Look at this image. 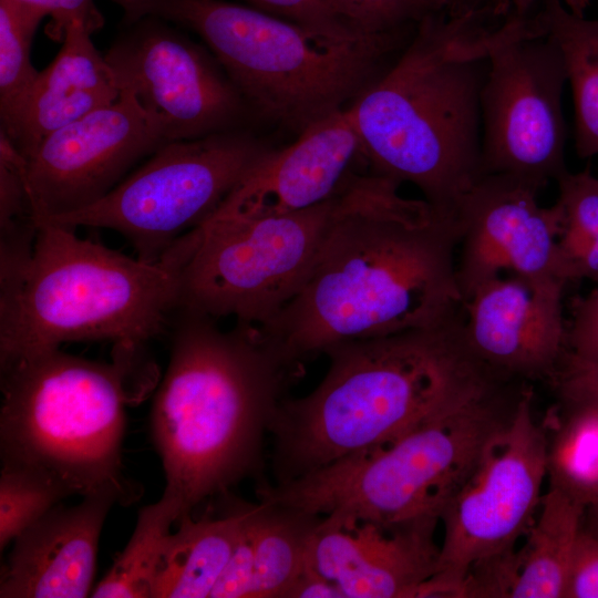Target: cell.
Returning a JSON list of instances; mask_svg holds the SVG:
<instances>
[{
    "label": "cell",
    "mask_w": 598,
    "mask_h": 598,
    "mask_svg": "<svg viewBox=\"0 0 598 598\" xmlns=\"http://www.w3.org/2000/svg\"><path fill=\"white\" fill-rule=\"evenodd\" d=\"M586 501L550 482L518 551L508 559L507 598H565Z\"/></svg>",
    "instance_id": "obj_21"
},
{
    "label": "cell",
    "mask_w": 598,
    "mask_h": 598,
    "mask_svg": "<svg viewBox=\"0 0 598 598\" xmlns=\"http://www.w3.org/2000/svg\"><path fill=\"white\" fill-rule=\"evenodd\" d=\"M526 388L496 375L392 441L289 482L260 484L257 498L319 516L440 519Z\"/></svg>",
    "instance_id": "obj_7"
},
{
    "label": "cell",
    "mask_w": 598,
    "mask_h": 598,
    "mask_svg": "<svg viewBox=\"0 0 598 598\" xmlns=\"http://www.w3.org/2000/svg\"><path fill=\"white\" fill-rule=\"evenodd\" d=\"M287 598H343L338 586L309 565L291 587Z\"/></svg>",
    "instance_id": "obj_37"
},
{
    "label": "cell",
    "mask_w": 598,
    "mask_h": 598,
    "mask_svg": "<svg viewBox=\"0 0 598 598\" xmlns=\"http://www.w3.org/2000/svg\"><path fill=\"white\" fill-rule=\"evenodd\" d=\"M91 35L82 23L70 24L54 60L1 118L0 133L25 159L52 132L118 99L114 74Z\"/></svg>",
    "instance_id": "obj_20"
},
{
    "label": "cell",
    "mask_w": 598,
    "mask_h": 598,
    "mask_svg": "<svg viewBox=\"0 0 598 598\" xmlns=\"http://www.w3.org/2000/svg\"><path fill=\"white\" fill-rule=\"evenodd\" d=\"M400 185L357 173L338 195L302 287L257 328L288 365L339 343L431 324L462 305L457 215L403 197Z\"/></svg>",
    "instance_id": "obj_1"
},
{
    "label": "cell",
    "mask_w": 598,
    "mask_h": 598,
    "mask_svg": "<svg viewBox=\"0 0 598 598\" xmlns=\"http://www.w3.org/2000/svg\"><path fill=\"white\" fill-rule=\"evenodd\" d=\"M37 233L27 159L0 133V269H12L29 259Z\"/></svg>",
    "instance_id": "obj_26"
},
{
    "label": "cell",
    "mask_w": 598,
    "mask_h": 598,
    "mask_svg": "<svg viewBox=\"0 0 598 598\" xmlns=\"http://www.w3.org/2000/svg\"><path fill=\"white\" fill-rule=\"evenodd\" d=\"M41 16L51 17L49 33L53 38L63 39L66 28L79 22L92 33L99 30L104 19L94 0H10Z\"/></svg>",
    "instance_id": "obj_35"
},
{
    "label": "cell",
    "mask_w": 598,
    "mask_h": 598,
    "mask_svg": "<svg viewBox=\"0 0 598 598\" xmlns=\"http://www.w3.org/2000/svg\"><path fill=\"white\" fill-rule=\"evenodd\" d=\"M169 361L155 393L151 432L165 488L181 517L261 468L262 444L288 365L249 326L179 308Z\"/></svg>",
    "instance_id": "obj_4"
},
{
    "label": "cell",
    "mask_w": 598,
    "mask_h": 598,
    "mask_svg": "<svg viewBox=\"0 0 598 598\" xmlns=\"http://www.w3.org/2000/svg\"><path fill=\"white\" fill-rule=\"evenodd\" d=\"M539 190L514 176L487 174L463 196L456 209V278L463 301L502 271L570 281L558 244L561 207L558 202L540 206Z\"/></svg>",
    "instance_id": "obj_15"
},
{
    "label": "cell",
    "mask_w": 598,
    "mask_h": 598,
    "mask_svg": "<svg viewBox=\"0 0 598 598\" xmlns=\"http://www.w3.org/2000/svg\"><path fill=\"white\" fill-rule=\"evenodd\" d=\"M43 19L33 10L0 0V118L16 107L39 74L31 63V43Z\"/></svg>",
    "instance_id": "obj_27"
},
{
    "label": "cell",
    "mask_w": 598,
    "mask_h": 598,
    "mask_svg": "<svg viewBox=\"0 0 598 598\" xmlns=\"http://www.w3.org/2000/svg\"><path fill=\"white\" fill-rule=\"evenodd\" d=\"M319 515L258 499L249 515L251 587L249 598H287L308 566Z\"/></svg>",
    "instance_id": "obj_23"
},
{
    "label": "cell",
    "mask_w": 598,
    "mask_h": 598,
    "mask_svg": "<svg viewBox=\"0 0 598 598\" xmlns=\"http://www.w3.org/2000/svg\"><path fill=\"white\" fill-rule=\"evenodd\" d=\"M246 507L231 504L216 517H181L165 540L152 598H210L237 544Z\"/></svg>",
    "instance_id": "obj_22"
},
{
    "label": "cell",
    "mask_w": 598,
    "mask_h": 598,
    "mask_svg": "<svg viewBox=\"0 0 598 598\" xmlns=\"http://www.w3.org/2000/svg\"><path fill=\"white\" fill-rule=\"evenodd\" d=\"M556 182L559 188L557 202L563 210L558 244L568 272V260L598 236V177L589 169L568 171Z\"/></svg>",
    "instance_id": "obj_31"
},
{
    "label": "cell",
    "mask_w": 598,
    "mask_h": 598,
    "mask_svg": "<svg viewBox=\"0 0 598 598\" xmlns=\"http://www.w3.org/2000/svg\"><path fill=\"white\" fill-rule=\"evenodd\" d=\"M179 271L39 224L30 258L0 278V364L72 341L140 349L171 327Z\"/></svg>",
    "instance_id": "obj_5"
},
{
    "label": "cell",
    "mask_w": 598,
    "mask_h": 598,
    "mask_svg": "<svg viewBox=\"0 0 598 598\" xmlns=\"http://www.w3.org/2000/svg\"><path fill=\"white\" fill-rule=\"evenodd\" d=\"M164 144L152 120L126 92L52 132L27 159L37 224L95 204Z\"/></svg>",
    "instance_id": "obj_14"
},
{
    "label": "cell",
    "mask_w": 598,
    "mask_h": 598,
    "mask_svg": "<svg viewBox=\"0 0 598 598\" xmlns=\"http://www.w3.org/2000/svg\"><path fill=\"white\" fill-rule=\"evenodd\" d=\"M548 462V435L534 415L533 392L527 386L464 485L443 508L437 571L420 598L462 597L472 571L514 551L538 509Z\"/></svg>",
    "instance_id": "obj_12"
},
{
    "label": "cell",
    "mask_w": 598,
    "mask_h": 598,
    "mask_svg": "<svg viewBox=\"0 0 598 598\" xmlns=\"http://www.w3.org/2000/svg\"><path fill=\"white\" fill-rule=\"evenodd\" d=\"M566 281L512 274L495 277L463 301L466 341L495 372L520 381H549L567 351Z\"/></svg>",
    "instance_id": "obj_16"
},
{
    "label": "cell",
    "mask_w": 598,
    "mask_h": 598,
    "mask_svg": "<svg viewBox=\"0 0 598 598\" xmlns=\"http://www.w3.org/2000/svg\"><path fill=\"white\" fill-rule=\"evenodd\" d=\"M113 363L60 348L0 364L1 464L40 473L72 495L138 498L123 474L126 379L138 349L116 347Z\"/></svg>",
    "instance_id": "obj_8"
},
{
    "label": "cell",
    "mask_w": 598,
    "mask_h": 598,
    "mask_svg": "<svg viewBox=\"0 0 598 598\" xmlns=\"http://www.w3.org/2000/svg\"><path fill=\"white\" fill-rule=\"evenodd\" d=\"M548 382L565 414L582 413L598 417V363L582 360L567 350Z\"/></svg>",
    "instance_id": "obj_33"
},
{
    "label": "cell",
    "mask_w": 598,
    "mask_h": 598,
    "mask_svg": "<svg viewBox=\"0 0 598 598\" xmlns=\"http://www.w3.org/2000/svg\"><path fill=\"white\" fill-rule=\"evenodd\" d=\"M70 496L64 486L40 473L1 464L0 550Z\"/></svg>",
    "instance_id": "obj_28"
},
{
    "label": "cell",
    "mask_w": 598,
    "mask_h": 598,
    "mask_svg": "<svg viewBox=\"0 0 598 598\" xmlns=\"http://www.w3.org/2000/svg\"><path fill=\"white\" fill-rule=\"evenodd\" d=\"M257 9L299 24L332 41H357L365 35L349 24L329 0H249Z\"/></svg>",
    "instance_id": "obj_32"
},
{
    "label": "cell",
    "mask_w": 598,
    "mask_h": 598,
    "mask_svg": "<svg viewBox=\"0 0 598 598\" xmlns=\"http://www.w3.org/2000/svg\"><path fill=\"white\" fill-rule=\"evenodd\" d=\"M566 328L567 350L598 363V286L573 301Z\"/></svg>",
    "instance_id": "obj_34"
},
{
    "label": "cell",
    "mask_w": 598,
    "mask_h": 598,
    "mask_svg": "<svg viewBox=\"0 0 598 598\" xmlns=\"http://www.w3.org/2000/svg\"><path fill=\"white\" fill-rule=\"evenodd\" d=\"M566 425L549 450L550 482L581 496L586 502L598 491V417L566 414Z\"/></svg>",
    "instance_id": "obj_29"
},
{
    "label": "cell",
    "mask_w": 598,
    "mask_h": 598,
    "mask_svg": "<svg viewBox=\"0 0 598 598\" xmlns=\"http://www.w3.org/2000/svg\"><path fill=\"white\" fill-rule=\"evenodd\" d=\"M309 394L282 399L269 424L275 483L396 439L461 395L501 375L472 352L463 305L440 320L328 348Z\"/></svg>",
    "instance_id": "obj_3"
},
{
    "label": "cell",
    "mask_w": 598,
    "mask_h": 598,
    "mask_svg": "<svg viewBox=\"0 0 598 598\" xmlns=\"http://www.w3.org/2000/svg\"><path fill=\"white\" fill-rule=\"evenodd\" d=\"M439 520L321 516L310 539L308 565L334 582L343 598H420L439 567Z\"/></svg>",
    "instance_id": "obj_17"
},
{
    "label": "cell",
    "mask_w": 598,
    "mask_h": 598,
    "mask_svg": "<svg viewBox=\"0 0 598 598\" xmlns=\"http://www.w3.org/2000/svg\"><path fill=\"white\" fill-rule=\"evenodd\" d=\"M499 16L482 6L426 17L394 62L347 109L370 172L456 214L483 176L481 95Z\"/></svg>",
    "instance_id": "obj_2"
},
{
    "label": "cell",
    "mask_w": 598,
    "mask_h": 598,
    "mask_svg": "<svg viewBox=\"0 0 598 598\" xmlns=\"http://www.w3.org/2000/svg\"><path fill=\"white\" fill-rule=\"evenodd\" d=\"M537 17L558 45L574 101L579 157L598 155V19L571 12L561 0H542Z\"/></svg>",
    "instance_id": "obj_24"
},
{
    "label": "cell",
    "mask_w": 598,
    "mask_h": 598,
    "mask_svg": "<svg viewBox=\"0 0 598 598\" xmlns=\"http://www.w3.org/2000/svg\"><path fill=\"white\" fill-rule=\"evenodd\" d=\"M337 198L290 214L208 220L196 228L198 244L179 271V308L265 327L310 274Z\"/></svg>",
    "instance_id": "obj_10"
},
{
    "label": "cell",
    "mask_w": 598,
    "mask_h": 598,
    "mask_svg": "<svg viewBox=\"0 0 598 598\" xmlns=\"http://www.w3.org/2000/svg\"><path fill=\"white\" fill-rule=\"evenodd\" d=\"M464 1L471 4H475V6L489 4L487 0H464Z\"/></svg>",
    "instance_id": "obj_40"
},
{
    "label": "cell",
    "mask_w": 598,
    "mask_h": 598,
    "mask_svg": "<svg viewBox=\"0 0 598 598\" xmlns=\"http://www.w3.org/2000/svg\"><path fill=\"white\" fill-rule=\"evenodd\" d=\"M360 158V141L343 109L291 144L271 147L208 220L278 216L320 205L342 192Z\"/></svg>",
    "instance_id": "obj_18"
},
{
    "label": "cell",
    "mask_w": 598,
    "mask_h": 598,
    "mask_svg": "<svg viewBox=\"0 0 598 598\" xmlns=\"http://www.w3.org/2000/svg\"><path fill=\"white\" fill-rule=\"evenodd\" d=\"M495 10L502 14H507L514 10L532 9L536 0H487ZM563 3L576 14H585L591 0H561Z\"/></svg>",
    "instance_id": "obj_39"
},
{
    "label": "cell",
    "mask_w": 598,
    "mask_h": 598,
    "mask_svg": "<svg viewBox=\"0 0 598 598\" xmlns=\"http://www.w3.org/2000/svg\"><path fill=\"white\" fill-rule=\"evenodd\" d=\"M113 492L59 503L12 542L1 568L0 598H83L92 592L99 542Z\"/></svg>",
    "instance_id": "obj_19"
},
{
    "label": "cell",
    "mask_w": 598,
    "mask_h": 598,
    "mask_svg": "<svg viewBox=\"0 0 598 598\" xmlns=\"http://www.w3.org/2000/svg\"><path fill=\"white\" fill-rule=\"evenodd\" d=\"M122 22L155 17L196 33L250 113L300 134L344 109L400 53L414 30L339 42L224 0H112Z\"/></svg>",
    "instance_id": "obj_6"
},
{
    "label": "cell",
    "mask_w": 598,
    "mask_h": 598,
    "mask_svg": "<svg viewBox=\"0 0 598 598\" xmlns=\"http://www.w3.org/2000/svg\"><path fill=\"white\" fill-rule=\"evenodd\" d=\"M104 58L165 143L241 128L250 112L213 53L165 20L122 23Z\"/></svg>",
    "instance_id": "obj_13"
},
{
    "label": "cell",
    "mask_w": 598,
    "mask_h": 598,
    "mask_svg": "<svg viewBox=\"0 0 598 598\" xmlns=\"http://www.w3.org/2000/svg\"><path fill=\"white\" fill-rule=\"evenodd\" d=\"M355 30L378 35L414 29L426 17L467 8L463 0H329Z\"/></svg>",
    "instance_id": "obj_30"
},
{
    "label": "cell",
    "mask_w": 598,
    "mask_h": 598,
    "mask_svg": "<svg viewBox=\"0 0 598 598\" xmlns=\"http://www.w3.org/2000/svg\"><path fill=\"white\" fill-rule=\"evenodd\" d=\"M565 598H598V537L586 530L582 525Z\"/></svg>",
    "instance_id": "obj_36"
},
{
    "label": "cell",
    "mask_w": 598,
    "mask_h": 598,
    "mask_svg": "<svg viewBox=\"0 0 598 598\" xmlns=\"http://www.w3.org/2000/svg\"><path fill=\"white\" fill-rule=\"evenodd\" d=\"M270 148L243 128L171 142L95 204L43 223L114 230L136 258L158 264L214 216Z\"/></svg>",
    "instance_id": "obj_9"
},
{
    "label": "cell",
    "mask_w": 598,
    "mask_h": 598,
    "mask_svg": "<svg viewBox=\"0 0 598 598\" xmlns=\"http://www.w3.org/2000/svg\"><path fill=\"white\" fill-rule=\"evenodd\" d=\"M181 518L165 495L140 509L135 528L110 570L93 588L94 598H152V588L171 527Z\"/></svg>",
    "instance_id": "obj_25"
},
{
    "label": "cell",
    "mask_w": 598,
    "mask_h": 598,
    "mask_svg": "<svg viewBox=\"0 0 598 598\" xmlns=\"http://www.w3.org/2000/svg\"><path fill=\"white\" fill-rule=\"evenodd\" d=\"M566 82L561 52L537 12H509L488 47L481 95L483 175H509L542 189L568 172L561 106Z\"/></svg>",
    "instance_id": "obj_11"
},
{
    "label": "cell",
    "mask_w": 598,
    "mask_h": 598,
    "mask_svg": "<svg viewBox=\"0 0 598 598\" xmlns=\"http://www.w3.org/2000/svg\"><path fill=\"white\" fill-rule=\"evenodd\" d=\"M570 281L588 278L598 282V236L568 260Z\"/></svg>",
    "instance_id": "obj_38"
}]
</instances>
